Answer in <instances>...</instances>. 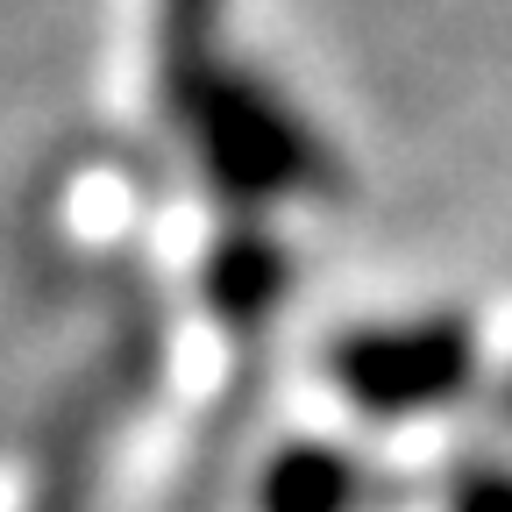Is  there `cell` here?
I'll return each instance as SVG.
<instances>
[{
  "instance_id": "5b68a950",
  "label": "cell",
  "mask_w": 512,
  "mask_h": 512,
  "mask_svg": "<svg viewBox=\"0 0 512 512\" xmlns=\"http://www.w3.org/2000/svg\"><path fill=\"white\" fill-rule=\"evenodd\" d=\"M448 512H512V470H470Z\"/></svg>"
},
{
  "instance_id": "6da1fadb",
  "label": "cell",
  "mask_w": 512,
  "mask_h": 512,
  "mask_svg": "<svg viewBox=\"0 0 512 512\" xmlns=\"http://www.w3.org/2000/svg\"><path fill=\"white\" fill-rule=\"evenodd\" d=\"M335 384L370 420H413L456 406L477 377V335L463 320H406V328H363L328 356Z\"/></svg>"
},
{
  "instance_id": "3957f363",
  "label": "cell",
  "mask_w": 512,
  "mask_h": 512,
  "mask_svg": "<svg viewBox=\"0 0 512 512\" xmlns=\"http://www.w3.org/2000/svg\"><path fill=\"white\" fill-rule=\"evenodd\" d=\"M363 470L328 441H292L256 484V512H356Z\"/></svg>"
},
{
  "instance_id": "7a4b0ae2",
  "label": "cell",
  "mask_w": 512,
  "mask_h": 512,
  "mask_svg": "<svg viewBox=\"0 0 512 512\" xmlns=\"http://www.w3.org/2000/svg\"><path fill=\"white\" fill-rule=\"evenodd\" d=\"M200 136H207V164H214L221 192H235V200H264V192L306 185V171H313L306 136H299L271 100H256L249 86L207 93Z\"/></svg>"
},
{
  "instance_id": "277c9868",
  "label": "cell",
  "mask_w": 512,
  "mask_h": 512,
  "mask_svg": "<svg viewBox=\"0 0 512 512\" xmlns=\"http://www.w3.org/2000/svg\"><path fill=\"white\" fill-rule=\"evenodd\" d=\"M271 292H278V256L264 242L221 249V264H214V306L228 320H256V313L271 306Z\"/></svg>"
},
{
  "instance_id": "8992f818",
  "label": "cell",
  "mask_w": 512,
  "mask_h": 512,
  "mask_svg": "<svg viewBox=\"0 0 512 512\" xmlns=\"http://www.w3.org/2000/svg\"><path fill=\"white\" fill-rule=\"evenodd\" d=\"M505 420H512V392H505Z\"/></svg>"
}]
</instances>
